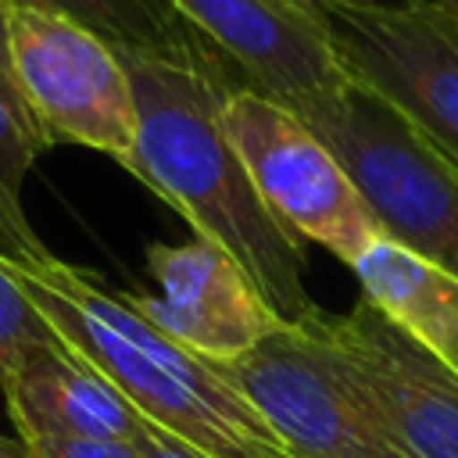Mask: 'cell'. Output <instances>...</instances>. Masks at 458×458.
I'll return each mask as SVG.
<instances>
[{
    "label": "cell",
    "mask_w": 458,
    "mask_h": 458,
    "mask_svg": "<svg viewBox=\"0 0 458 458\" xmlns=\"http://www.w3.org/2000/svg\"><path fill=\"white\" fill-rule=\"evenodd\" d=\"M118 57L136 107V143L125 168L172 204L197 240L233 254L286 322H308L318 304L304 286V243L268 211L222 122L236 86L225 64L218 57L179 64L125 50Z\"/></svg>",
    "instance_id": "obj_1"
},
{
    "label": "cell",
    "mask_w": 458,
    "mask_h": 458,
    "mask_svg": "<svg viewBox=\"0 0 458 458\" xmlns=\"http://www.w3.org/2000/svg\"><path fill=\"white\" fill-rule=\"evenodd\" d=\"M7 258V268L54 333L86 358L147 422L190 440L211 458L286 454L265 419L218 369L143 318L122 290L61 258Z\"/></svg>",
    "instance_id": "obj_2"
},
{
    "label": "cell",
    "mask_w": 458,
    "mask_h": 458,
    "mask_svg": "<svg viewBox=\"0 0 458 458\" xmlns=\"http://www.w3.org/2000/svg\"><path fill=\"white\" fill-rule=\"evenodd\" d=\"M315 315L211 365L265 419L290 458H408L340 365Z\"/></svg>",
    "instance_id": "obj_3"
},
{
    "label": "cell",
    "mask_w": 458,
    "mask_h": 458,
    "mask_svg": "<svg viewBox=\"0 0 458 458\" xmlns=\"http://www.w3.org/2000/svg\"><path fill=\"white\" fill-rule=\"evenodd\" d=\"M347 79L458 168V14L440 0H315Z\"/></svg>",
    "instance_id": "obj_4"
},
{
    "label": "cell",
    "mask_w": 458,
    "mask_h": 458,
    "mask_svg": "<svg viewBox=\"0 0 458 458\" xmlns=\"http://www.w3.org/2000/svg\"><path fill=\"white\" fill-rule=\"evenodd\" d=\"M311 132L347 168L383 236L458 276V168L444 154L354 82Z\"/></svg>",
    "instance_id": "obj_5"
},
{
    "label": "cell",
    "mask_w": 458,
    "mask_h": 458,
    "mask_svg": "<svg viewBox=\"0 0 458 458\" xmlns=\"http://www.w3.org/2000/svg\"><path fill=\"white\" fill-rule=\"evenodd\" d=\"M222 122L261 200L301 243H318L354 265L383 240V225L347 168L297 114L247 86H233Z\"/></svg>",
    "instance_id": "obj_6"
},
{
    "label": "cell",
    "mask_w": 458,
    "mask_h": 458,
    "mask_svg": "<svg viewBox=\"0 0 458 458\" xmlns=\"http://www.w3.org/2000/svg\"><path fill=\"white\" fill-rule=\"evenodd\" d=\"M7 39L18 89L47 147H93L125 168L136 107L118 50L89 29L25 4H11Z\"/></svg>",
    "instance_id": "obj_7"
},
{
    "label": "cell",
    "mask_w": 458,
    "mask_h": 458,
    "mask_svg": "<svg viewBox=\"0 0 458 458\" xmlns=\"http://www.w3.org/2000/svg\"><path fill=\"white\" fill-rule=\"evenodd\" d=\"M197 36L225 57L247 89L297 114L308 129L333 118L351 79L315 0H172Z\"/></svg>",
    "instance_id": "obj_8"
},
{
    "label": "cell",
    "mask_w": 458,
    "mask_h": 458,
    "mask_svg": "<svg viewBox=\"0 0 458 458\" xmlns=\"http://www.w3.org/2000/svg\"><path fill=\"white\" fill-rule=\"evenodd\" d=\"M318 329L408 458H458V372L358 297L344 315L318 308Z\"/></svg>",
    "instance_id": "obj_9"
},
{
    "label": "cell",
    "mask_w": 458,
    "mask_h": 458,
    "mask_svg": "<svg viewBox=\"0 0 458 458\" xmlns=\"http://www.w3.org/2000/svg\"><path fill=\"white\" fill-rule=\"evenodd\" d=\"M147 272L157 293H125L161 333L208 361H229L286 326L243 265L218 243H150Z\"/></svg>",
    "instance_id": "obj_10"
},
{
    "label": "cell",
    "mask_w": 458,
    "mask_h": 458,
    "mask_svg": "<svg viewBox=\"0 0 458 458\" xmlns=\"http://www.w3.org/2000/svg\"><path fill=\"white\" fill-rule=\"evenodd\" d=\"M21 440L32 437H136L143 415L64 340L32 351L0 386Z\"/></svg>",
    "instance_id": "obj_11"
},
{
    "label": "cell",
    "mask_w": 458,
    "mask_h": 458,
    "mask_svg": "<svg viewBox=\"0 0 458 458\" xmlns=\"http://www.w3.org/2000/svg\"><path fill=\"white\" fill-rule=\"evenodd\" d=\"M351 272L372 308L458 372V276L437 268L390 236L376 240Z\"/></svg>",
    "instance_id": "obj_12"
},
{
    "label": "cell",
    "mask_w": 458,
    "mask_h": 458,
    "mask_svg": "<svg viewBox=\"0 0 458 458\" xmlns=\"http://www.w3.org/2000/svg\"><path fill=\"white\" fill-rule=\"evenodd\" d=\"M14 4L61 14L125 54H150L179 64L218 57L197 36V29L175 11L172 0H14Z\"/></svg>",
    "instance_id": "obj_13"
},
{
    "label": "cell",
    "mask_w": 458,
    "mask_h": 458,
    "mask_svg": "<svg viewBox=\"0 0 458 458\" xmlns=\"http://www.w3.org/2000/svg\"><path fill=\"white\" fill-rule=\"evenodd\" d=\"M47 150L43 136L0 97V243L11 258H50L21 208V182L32 161Z\"/></svg>",
    "instance_id": "obj_14"
},
{
    "label": "cell",
    "mask_w": 458,
    "mask_h": 458,
    "mask_svg": "<svg viewBox=\"0 0 458 458\" xmlns=\"http://www.w3.org/2000/svg\"><path fill=\"white\" fill-rule=\"evenodd\" d=\"M61 336L47 322V315L29 301L14 272L7 268V258L0 250V386L14 376V369L39 347L57 344Z\"/></svg>",
    "instance_id": "obj_15"
},
{
    "label": "cell",
    "mask_w": 458,
    "mask_h": 458,
    "mask_svg": "<svg viewBox=\"0 0 458 458\" xmlns=\"http://www.w3.org/2000/svg\"><path fill=\"white\" fill-rule=\"evenodd\" d=\"M36 458H140L129 440L100 437H32L25 440Z\"/></svg>",
    "instance_id": "obj_16"
},
{
    "label": "cell",
    "mask_w": 458,
    "mask_h": 458,
    "mask_svg": "<svg viewBox=\"0 0 458 458\" xmlns=\"http://www.w3.org/2000/svg\"><path fill=\"white\" fill-rule=\"evenodd\" d=\"M132 447H136L140 458H211L208 451L193 447L190 440H182V437H175V433H168V429H161L147 419L140 422V429L132 437Z\"/></svg>",
    "instance_id": "obj_17"
},
{
    "label": "cell",
    "mask_w": 458,
    "mask_h": 458,
    "mask_svg": "<svg viewBox=\"0 0 458 458\" xmlns=\"http://www.w3.org/2000/svg\"><path fill=\"white\" fill-rule=\"evenodd\" d=\"M11 4H14V0H0V97L36 129V122H32L29 107H25V97H21V89H18L14 64H11V39H7V14H11ZM36 132H39V129H36ZM43 143H47V140H43Z\"/></svg>",
    "instance_id": "obj_18"
},
{
    "label": "cell",
    "mask_w": 458,
    "mask_h": 458,
    "mask_svg": "<svg viewBox=\"0 0 458 458\" xmlns=\"http://www.w3.org/2000/svg\"><path fill=\"white\" fill-rule=\"evenodd\" d=\"M0 458H36V454L29 451V444L21 437H4L0 433Z\"/></svg>",
    "instance_id": "obj_19"
},
{
    "label": "cell",
    "mask_w": 458,
    "mask_h": 458,
    "mask_svg": "<svg viewBox=\"0 0 458 458\" xmlns=\"http://www.w3.org/2000/svg\"><path fill=\"white\" fill-rule=\"evenodd\" d=\"M440 4H444V7H451V11L458 14V0H440Z\"/></svg>",
    "instance_id": "obj_20"
},
{
    "label": "cell",
    "mask_w": 458,
    "mask_h": 458,
    "mask_svg": "<svg viewBox=\"0 0 458 458\" xmlns=\"http://www.w3.org/2000/svg\"><path fill=\"white\" fill-rule=\"evenodd\" d=\"M279 458H290V454H279Z\"/></svg>",
    "instance_id": "obj_21"
}]
</instances>
